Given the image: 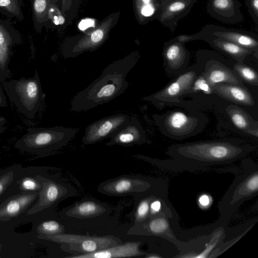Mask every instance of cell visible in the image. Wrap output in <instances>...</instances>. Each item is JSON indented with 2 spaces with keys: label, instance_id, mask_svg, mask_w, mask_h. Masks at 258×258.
I'll return each mask as SVG.
<instances>
[{
  "label": "cell",
  "instance_id": "43",
  "mask_svg": "<svg viewBox=\"0 0 258 258\" xmlns=\"http://www.w3.org/2000/svg\"><path fill=\"white\" fill-rule=\"evenodd\" d=\"M0 158H1V156H0Z\"/></svg>",
  "mask_w": 258,
  "mask_h": 258
},
{
  "label": "cell",
  "instance_id": "30",
  "mask_svg": "<svg viewBox=\"0 0 258 258\" xmlns=\"http://www.w3.org/2000/svg\"><path fill=\"white\" fill-rule=\"evenodd\" d=\"M212 7L215 12L222 16L230 15V12H234L235 1L234 0H212Z\"/></svg>",
  "mask_w": 258,
  "mask_h": 258
},
{
  "label": "cell",
  "instance_id": "3",
  "mask_svg": "<svg viewBox=\"0 0 258 258\" xmlns=\"http://www.w3.org/2000/svg\"><path fill=\"white\" fill-rule=\"evenodd\" d=\"M242 171L237 176L218 204V223L225 226L240 206L258 194V166L252 160L245 159Z\"/></svg>",
  "mask_w": 258,
  "mask_h": 258
},
{
  "label": "cell",
  "instance_id": "27",
  "mask_svg": "<svg viewBox=\"0 0 258 258\" xmlns=\"http://www.w3.org/2000/svg\"><path fill=\"white\" fill-rule=\"evenodd\" d=\"M233 70L236 73L242 81L249 85L258 86V74L257 72L243 62H237L233 66Z\"/></svg>",
  "mask_w": 258,
  "mask_h": 258
},
{
  "label": "cell",
  "instance_id": "26",
  "mask_svg": "<svg viewBox=\"0 0 258 258\" xmlns=\"http://www.w3.org/2000/svg\"><path fill=\"white\" fill-rule=\"evenodd\" d=\"M22 0H0V13L10 18L22 21Z\"/></svg>",
  "mask_w": 258,
  "mask_h": 258
},
{
  "label": "cell",
  "instance_id": "41",
  "mask_svg": "<svg viewBox=\"0 0 258 258\" xmlns=\"http://www.w3.org/2000/svg\"><path fill=\"white\" fill-rule=\"evenodd\" d=\"M141 2L143 4L142 6V7H145V6H154L153 3V0H141Z\"/></svg>",
  "mask_w": 258,
  "mask_h": 258
},
{
  "label": "cell",
  "instance_id": "39",
  "mask_svg": "<svg viewBox=\"0 0 258 258\" xmlns=\"http://www.w3.org/2000/svg\"><path fill=\"white\" fill-rule=\"evenodd\" d=\"M7 105L4 92L0 84V107H6Z\"/></svg>",
  "mask_w": 258,
  "mask_h": 258
},
{
  "label": "cell",
  "instance_id": "12",
  "mask_svg": "<svg viewBox=\"0 0 258 258\" xmlns=\"http://www.w3.org/2000/svg\"><path fill=\"white\" fill-rule=\"evenodd\" d=\"M162 56L165 72L169 76H177L187 68L190 54L184 43L174 39L166 43Z\"/></svg>",
  "mask_w": 258,
  "mask_h": 258
},
{
  "label": "cell",
  "instance_id": "1",
  "mask_svg": "<svg viewBox=\"0 0 258 258\" xmlns=\"http://www.w3.org/2000/svg\"><path fill=\"white\" fill-rule=\"evenodd\" d=\"M254 148L250 144L230 140L197 141L170 146L167 151V154L171 158L169 159L143 157L164 169L194 171L235 162Z\"/></svg>",
  "mask_w": 258,
  "mask_h": 258
},
{
  "label": "cell",
  "instance_id": "16",
  "mask_svg": "<svg viewBox=\"0 0 258 258\" xmlns=\"http://www.w3.org/2000/svg\"><path fill=\"white\" fill-rule=\"evenodd\" d=\"M106 143L107 146L115 145L131 146L144 144L146 140L145 131L139 120L135 117H130L127 123Z\"/></svg>",
  "mask_w": 258,
  "mask_h": 258
},
{
  "label": "cell",
  "instance_id": "7",
  "mask_svg": "<svg viewBox=\"0 0 258 258\" xmlns=\"http://www.w3.org/2000/svg\"><path fill=\"white\" fill-rule=\"evenodd\" d=\"M178 218H168L163 215L152 217L146 221L138 223L140 232L137 234L153 235L167 240L175 245L182 254L199 252L204 248L211 236L206 235L189 241L180 240L175 236L174 230L181 231L178 226Z\"/></svg>",
  "mask_w": 258,
  "mask_h": 258
},
{
  "label": "cell",
  "instance_id": "23",
  "mask_svg": "<svg viewBox=\"0 0 258 258\" xmlns=\"http://www.w3.org/2000/svg\"><path fill=\"white\" fill-rule=\"evenodd\" d=\"M58 0H31L32 17L35 30L40 33L48 22V11Z\"/></svg>",
  "mask_w": 258,
  "mask_h": 258
},
{
  "label": "cell",
  "instance_id": "21",
  "mask_svg": "<svg viewBox=\"0 0 258 258\" xmlns=\"http://www.w3.org/2000/svg\"><path fill=\"white\" fill-rule=\"evenodd\" d=\"M215 48L229 55L237 62H243L246 57L253 53L252 51L230 41L217 37L212 34L211 37L204 38Z\"/></svg>",
  "mask_w": 258,
  "mask_h": 258
},
{
  "label": "cell",
  "instance_id": "9",
  "mask_svg": "<svg viewBox=\"0 0 258 258\" xmlns=\"http://www.w3.org/2000/svg\"><path fill=\"white\" fill-rule=\"evenodd\" d=\"M201 73L198 66L188 67L161 90L144 97L143 100L150 102L159 110L168 106L181 104L180 97L190 94L193 82Z\"/></svg>",
  "mask_w": 258,
  "mask_h": 258
},
{
  "label": "cell",
  "instance_id": "6",
  "mask_svg": "<svg viewBox=\"0 0 258 258\" xmlns=\"http://www.w3.org/2000/svg\"><path fill=\"white\" fill-rule=\"evenodd\" d=\"M153 118L162 135L176 140L196 136L202 132L208 122L206 115L200 112L190 114L177 109L154 114Z\"/></svg>",
  "mask_w": 258,
  "mask_h": 258
},
{
  "label": "cell",
  "instance_id": "19",
  "mask_svg": "<svg viewBox=\"0 0 258 258\" xmlns=\"http://www.w3.org/2000/svg\"><path fill=\"white\" fill-rule=\"evenodd\" d=\"M152 184L148 181L138 178H121L107 183L103 190L114 195L142 192L149 190Z\"/></svg>",
  "mask_w": 258,
  "mask_h": 258
},
{
  "label": "cell",
  "instance_id": "34",
  "mask_svg": "<svg viewBox=\"0 0 258 258\" xmlns=\"http://www.w3.org/2000/svg\"><path fill=\"white\" fill-rule=\"evenodd\" d=\"M48 22L50 20L55 25L62 24L64 21L62 16L55 5L52 6L48 11Z\"/></svg>",
  "mask_w": 258,
  "mask_h": 258
},
{
  "label": "cell",
  "instance_id": "32",
  "mask_svg": "<svg viewBox=\"0 0 258 258\" xmlns=\"http://www.w3.org/2000/svg\"><path fill=\"white\" fill-rule=\"evenodd\" d=\"M19 188L23 191L39 192L41 188V183L33 177H25L17 182Z\"/></svg>",
  "mask_w": 258,
  "mask_h": 258
},
{
  "label": "cell",
  "instance_id": "20",
  "mask_svg": "<svg viewBox=\"0 0 258 258\" xmlns=\"http://www.w3.org/2000/svg\"><path fill=\"white\" fill-rule=\"evenodd\" d=\"M226 112L233 124L239 130L252 137H258V121L243 108L235 104H230Z\"/></svg>",
  "mask_w": 258,
  "mask_h": 258
},
{
  "label": "cell",
  "instance_id": "42",
  "mask_svg": "<svg viewBox=\"0 0 258 258\" xmlns=\"http://www.w3.org/2000/svg\"><path fill=\"white\" fill-rule=\"evenodd\" d=\"M2 244L0 243V251H1V249H2Z\"/></svg>",
  "mask_w": 258,
  "mask_h": 258
},
{
  "label": "cell",
  "instance_id": "40",
  "mask_svg": "<svg viewBox=\"0 0 258 258\" xmlns=\"http://www.w3.org/2000/svg\"><path fill=\"white\" fill-rule=\"evenodd\" d=\"M7 120L5 117L0 116V135L2 134L6 129L5 124Z\"/></svg>",
  "mask_w": 258,
  "mask_h": 258
},
{
  "label": "cell",
  "instance_id": "22",
  "mask_svg": "<svg viewBox=\"0 0 258 258\" xmlns=\"http://www.w3.org/2000/svg\"><path fill=\"white\" fill-rule=\"evenodd\" d=\"M212 35L252 51L255 53V56L257 58L258 41L253 36L243 32L224 29L215 31Z\"/></svg>",
  "mask_w": 258,
  "mask_h": 258
},
{
  "label": "cell",
  "instance_id": "2",
  "mask_svg": "<svg viewBox=\"0 0 258 258\" xmlns=\"http://www.w3.org/2000/svg\"><path fill=\"white\" fill-rule=\"evenodd\" d=\"M138 60L136 55L130 54L108 65L98 78L73 98L71 111H87L122 94L128 86L126 76Z\"/></svg>",
  "mask_w": 258,
  "mask_h": 258
},
{
  "label": "cell",
  "instance_id": "24",
  "mask_svg": "<svg viewBox=\"0 0 258 258\" xmlns=\"http://www.w3.org/2000/svg\"><path fill=\"white\" fill-rule=\"evenodd\" d=\"M106 209L93 201H84L77 204L67 212V215L77 218H90L102 214Z\"/></svg>",
  "mask_w": 258,
  "mask_h": 258
},
{
  "label": "cell",
  "instance_id": "13",
  "mask_svg": "<svg viewBox=\"0 0 258 258\" xmlns=\"http://www.w3.org/2000/svg\"><path fill=\"white\" fill-rule=\"evenodd\" d=\"M112 21L111 18L107 20L91 34L65 46L62 51L64 58H74L84 51L96 49L104 40Z\"/></svg>",
  "mask_w": 258,
  "mask_h": 258
},
{
  "label": "cell",
  "instance_id": "36",
  "mask_svg": "<svg viewBox=\"0 0 258 258\" xmlns=\"http://www.w3.org/2000/svg\"><path fill=\"white\" fill-rule=\"evenodd\" d=\"M95 21L91 19H85L82 20L79 24L78 27L80 30L84 31L89 27H94Z\"/></svg>",
  "mask_w": 258,
  "mask_h": 258
},
{
  "label": "cell",
  "instance_id": "5",
  "mask_svg": "<svg viewBox=\"0 0 258 258\" xmlns=\"http://www.w3.org/2000/svg\"><path fill=\"white\" fill-rule=\"evenodd\" d=\"M9 100L18 111L33 119L41 107L46 94L43 92L37 70L32 78H21L2 82Z\"/></svg>",
  "mask_w": 258,
  "mask_h": 258
},
{
  "label": "cell",
  "instance_id": "25",
  "mask_svg": "<svg viewBox=\"0 0 258 258\" xmlns=\"http://www.w3.org/2000/svg\"><path fill=\"white\" fill-rule=\"evenodd\" d=\"M25 211L19 195L11 197L0 205V221H10Z\"/></svg>",
  "mask_w": 258,
  "mask_h": 258
},
{
  "label": "cell",
  "instance_id": "28",
  "mask_svg": "<svg viewBox=\"0 0 258 258\" xmlns=\"http://www.w3.org/2000/svg\"><path fill=\"white\" fill-rule=\"evenodd\" d=\"M167 194V191L157 192L142 200L138 206L135 213L136 222L139 223L148 220L149 218L150 206L152 201L159 196H165Z\"/></svg>",
  "mask_w": 258,
  "mask_h": 258
},
{
  "label": "cell",
  "instance_id": "11",
  "mask_svg": "<svg viewBox=\"0 0 258 258\" xmlns=\"http://www.w3.org/2000/svg\"><path fill=\"white\" fill-rule=\"evenodd\" d=\"M19 32L12 24L0 18V82L10 76L9 64L13 55V49L21 43Z\"/></svg>",
  "mask_w": 258,
  "mask_h": 258
},
{
  "label": "cell",
  "instance_id": "37",
  "mask_svg": "<svg viewBox=\"0 0 258 258\" xmlns=\"http://www.w3.org/2000/svg\"><path fill=\"white\" fill-rule=\"evenodd\" d=\"M200 39L199 36H198V35H179L177 37H176L174 40L182 43H185V42H187L189 41L198 39Z\"/></svg>",
  "mask_w": 258,
  "mask_h": 258
},
{
  "label": "cell",
  "instance_id": "4",
  "mask_svg": "<svg viewBox=\"0 0 258 258\" xmlns=\"http://www.w3.org/2000/svg\"><path fill=\"white\" fill-rule=\"evenodd\" d=\"M79 131L78 128L61 126L30 127L27 132L16 141L15 146L23 152L44 155L66 145Z\"/></svg>",
  "mask_w": 258,
  "mask_h": 258
},
{
  "label": "cell",
  "instance_id": "38",
  "mask_svg": "<svg viewBox=\"0 0 258 258\" xmlns=\"http://www.w3.org/2000/svg\"><path fill=\"white\" fill-rule=\"evenodd\" d=\"M199 202L202 207H207L210 205V198L207 195H202L199 199Z\"/></svg>",
  "mask_w": 258,
  "mask_h": 258
},
{
  "label": "cell",
  "instance_id": "31",
  "mask_svg": "<svg viewBox=\"0 0 258 258\" xmlns=\"http://www.w3.org/2000/svg\"><path fill=\"white\" fill-rule=\"evenodd\" d=\"M185 0H171L165 7L163 16L167 18L170 16H177L186 8Z\"/></svg>",
  "mask_w": 258,
  "mask_h": 258
},
{
  "label": "cell",
  "instance_id": "35",
  "mask_svg": "<svg viewBox=\"0 0 258 258\" xmlns=\"http://www.w3.org/2000/svg\"><path fill=\"white\" fill-rule=\"evenodd\" d=\"M14 178V172L11 170L0 176V196L11 184Z\"/></svg>",
  "mask_w": 258,
  "mask_h": 258
},
{
  "label": "cell",
  "instance_id": "8",
  "mask_svg": "<svg viewBox=\"0 0 258 258\" xmlns=\"http://www.w3.org/2000/svg\"><path fill=\"white\" fill-rule=\"evenodd\" d=\"M36 237L58 243L63 250L76 255L94 252L122 243L119 238L112 235L94 236L63 233L53 235L38 234Z\"/></svg>",
  "mask_w": 258,
  "mask_h": 258
},
{
  "label": "cell",
  "instance_id": "33",
  "mask_svg": "<svg viewBox=\"0 0 258 258\" xmlns=\"http://www.w3.org/2000/svg\"><path fill=\"white\" fill-rule=\"evenodd\" d=\"M200 91H202L208 95L212 94V87L202 73L197 77L193 82L190 93H197Z\"/></svg>",
  "mask_w": 258,
  "mask_h": 258
},
{
  "label": "cell",
  "instance_id": "15",
  "mask_svg": "<svg viewBox=\"0 0 258 258\" xmlns=\"http://www.w3.org/2000/svg\"><path fill=\"white\" fill-rule=\"evenodd\" d=\"M202 75L211 87L219 83L244 86L236 73L221 62L214 59L208 61Z\"/></svg>",
  "mask_w": 258,
  "mask_h": 258
},
{
  "label": "cell",
  "instance_id": "29",
  "mask_svg": "<svg viewBox=\"0 0 258 258\" xmlns=\"http://www.w3.org/2000/svg\"><path fill=\"white\" fill-rule=\"evenodd\" d=\"M36 232L38 234H59L64 232V227L56 221H46L38 225Z\"/></svg>",
  "mask_w": 258,
  "mask_h": 258
},
{
  "label": "cell",
  "instance_id": "14",
  "mask_svg": "<svg viewBox=\"0 0 258 258\" xmlns=\"http://www.w3.org/2000/svg\"><path fill=\"white\" fill-rule=\"evenodd\" d=\"M35 177L41 183V188L37 203L27 212L28 215H33L50 207L66 193V189L55 182L39 175Z\"/></svg>",
  "mask_w": 258,
  "mask_h": 258
},
{
  "label": "cell",
  "instance_id": "18",
  "mask_svg": "<svg viewBox=\"0 0 258 258\" xmlns=\"http://www.w3.org/2000/svg\"><path fill=\"white\" fill-rule=\"evenodd\" d=\"M212 94L230 101L235 104L253 106L255 102L252 94L244 87L227 83H219L212 87Z\"/></svg>",
  "mask_w": 258,
  "mask_h": 258
},
{
  "label": "cell",
  "instance_id": "17",
  "mask_svg": "<svg viewBox=\"0 0 258 258\" xmlns=\"http://www.w3.org/2000/svg\"><path fill=\"white\" fill-rule=\"evenodd\" d=\"M141 241L118 244L94 252L74 255L69 258H114L141 256L146 253L141 251Z\"/></svg>",
  "mask_w": 258,
  "mask_h": 258
},
{
  "label": "cell",
  "instance_id": "10",
  "mask_svg": "<svg viewBox=\"0 0 258 258\" xmlns=\"http://www.w3.org/2000/svg\"><path fill=\"white\" fill-rule=\"evenodd\" d=\"M130 116L126 114H117L99 119L85 128L82 142L90 145L111 138L129 121Z\"/></svg>",
  "mask_w": 258,
  "mask_h": 258
}]
</instances>
